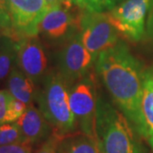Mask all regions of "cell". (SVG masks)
Returning a JSON list of instances; mask_svg holds the SVG:
<instances>
[{
	"instance_id": "6da1fadb",
	"label": "cell",
	"mask_w": 153,
	"mask_h": 153,
	"mask_svg": "<svg viewBox=\"0 0 153 153\" xmlns=\"http://www.w3.org/2000/svg\"><path fill=\"white\" fill-rule=\"evenodd\" d=\"M96 68L116 104L138 132L145 71L141 63L125 44L117 42L98 55Z\"/></svg>"
},
{
	"instance_id": "7a4b0ae2",
	"label": "cell",
	"mask_w": 153,
	"mask_h": 153,
	"mask_svg": "<svg viewBox=\"0 0 153 153\" xmlns=\"http://www.w3.org/2000/svg\"><path fill=\"white\" fill-rule=\"evenodd\" d=\"M96 134L101 153H147L124 114L102 101L97 105Z\"/></svg>"
},
{
	"instance_id": "3957f363",
	"label": "cell",
	"mask_w": 153,
	"mask_h": 153,
	"mask_svg": "<svg viewBox=\"0 0 153 153\" xmlns=\"http://www.w3.org/2000/svg\"><path fill=\"white\" fill-rule=\"evenodd\" d=\"M69 83L60 73L47 76L38 99L39 110L53 128V133L63 138L76 132L75 117L69 102Z\"/></svg>"
},
{
	"instance_id": "277c9868",
	"label": "cell",
	"mask_w": 153,
	"mask_h": 153,
	"mask_svg": "<svg viewBox=\"0 0 153 153\" xmlns=\"http://www.w3.org/2000/svg\"><path fill=\"white\" fill-rule=\"evenodd\" d=\"M79 27L82 44L94 59L118 42V33L106 13L83 12L79 20Z\"/></svg>"
},
{
	"instance_id": "5b68a950",
	"label": "cell",
	"mask_w": 153,
	"mask_h": 153,
	"mask_svg": "<svg viewBox=\"0 0 153 153\" xmlns=\"http://www.w3.org/2000/svg\"><path fill=\"white\" fill-rule=\"evenodd\" d=\"M152 0H125L106 13L111 23L129 41L138 42L145 33L146 16Z\"/></svg>"
},
{
	"instance_id": "8992f818",
	"label": "cell",
	"mask_w": 153,
	"mask_h": 153,
	"mask_svg": "<svg viewBox=\"0 0 153 153\" xmlns=\"http://www.w3.org/2000/svg\"><path fill=\"white\" fill-rule=\"evenodd\" d=\"M10 21L11 36L20 39L35 37L48 10L44 0H5Z\"/></svg>"
},
{
	"instance_id": "52a82bcc",
	"label": "cell",
	"mask_w": 153,
	"mask_h": 153,
	"mask_svg": "<svg viewBox=\"0 0 153 153\" xmlns=\"http://www.w3.org/2000/svg\"><path fill=\"white\" fill-rule=\"evenodd\" d=\"M69 102L80 131L97 140V102L93 83L88 78L79 80L71 88Z\"/></svg>"
},
{
	"instance_id": "ba28073f",
	"label": "cell",
	"mask_w": 153,
	"mask_h": 153,
	"mask_svg": "<svg viewBox=\"0 0 153 153\" xmlns=\"http://www.w3.org/2000/svg\"><path fill=\"white\" fill-rule=\"evenodd\" d=\"M94 60V56L82 44L78 33L70 39L61 52L60 73L69 84L81 80Z\"/></svg>"
},
{
	"instance_id": "9c48e42d",
	"label": "cell",
	"mask_w": 153,
	"mask_h": 153,
	"mask_svg": "<svg viewBox=\"0 0 153 153\" xmlns=\"http://www.w3.org/2000/svg\"><path fill=\"white\" fill-rule=\"evenodd\" d=\"M16 51L21 71L33 82L38 81L46 70L47 58L37 36L20 39Z\"/></svg>"
},
{
	"instance_id": "30bf717a",
	"label": "cell",
	"mask_w": 153,
	"mask_h": 153,
	"mask_svg": "<svg viewBox=\"0 0 153 153\" xmlns=\"http://www.w3.org/2000/svg\"><path fill=\"white\" fill-rule=\"evenodd\" d=\"M26 142L33 145L48 139L53 128L41 111L33 104L28 105L24 113L16 121Z\"/></svg>"
},
{
	"instance_id": "8fae6325",
	"label": "cell",
	"mask_w": 153,
	"mask_h": 153,
	"mask_svg": "<svg viewBox=\"0 0 153 153\" xmlns=\"http://www.w3.org/2000/svg\"><path fill=\"white\" fill-rule=\"evenodd\" d=\"M138 134L146 140L153 152V66L144 71L140 126Z\"/></svg>"
},
{
	"instance_id": "7c38bea8",
	"label": "cell",
	"mask_w": 153,
	"mask_h": 153,
	"mask_svg": "<svg viewBox=\"0 0 153 153\" xmlns=\"http://www.w3.org/2000/svg\"><path fill=\"white\" fill-rule=\"evenodd\" d=\"M70 7L64 4L48 9L39 25V31L51 38L64 36L72 22Z\"/></svg>"
},
{
	"instance_id": "4fadbf2b",
	"label": "cell",
	"mask_w": 153,
	"mask_h": 153,
	"mask_svg": "<svg viewBox=\"0 0 153 153\" xmlns=\"http://www.w3.org/2000/svg\"><path fill=\"white\" fill-rule=\"evenodd\" d=\"M59 150L63 153H101L97 140L81 131L63 137L60 140Z\"/></svg>"
},
{
	"instance_id": "5bb4252c",
	"label": "cell",
	"mask_w": 153,
	"mask_h": 153,
	"mask_svg": "<svg viewBox=\"0 0 153 153\" xmlns=\"http://www.w3.org/2000/svg\"><path fill=\"white\" fill-rule=\"evenodd\" d=\"M9 91L14 98L25 104H32L34 97V82L25 73L13 67L8 80Z\"/></svg>"
},
{
	"instance_id": "9a60e30c",
	"label": "cell",
	"mask_w": 153,
	"mask_h": 153,
	"mask_svg": "<svg viewBox=\"0 0 153 153\" xmlns=\"http://www.w3.org/2000/svg\"><path fill=\"white\" fill-rule=\"evenodd\" d=\"M83 12L104 13L110 11L121 0H72Z\"/></svg>"
},
{
	"instance_id": "2e32d148",
	"label": "cell",
	"mask_w": 153,
	"mask_h": 153,
	"mask_svg": "<svg viewBox=\"0 0 153 153\" xmlns=\"http://www.w3.org/2000/svg\"><path fill=\"white\" fill-rule=\"evenodd\" d=\"M22 142L26 141L16 122L0 125V146Z\"/></svg>"
},
{
	"instance_id": "e0dca14e",
	"label": "cell",
	"mask_w": 153,
	"mask_h": 153,
	"mask_svg": "<svg viewBox=\"0 0 153 153\" xmlns=\"http://www.w3.org/2000/svg\"><path fill=\"white\" fill-rule=\"evenodd\" d=\"M11 43H5L0 48V80H3L10 73L12 63L15 56L16 46Z\"/></svg>"
},
{
	"instance_id": "ac0fdd59",
	"label": "cell",
	"mask_w": 153,
	"mask_h": 153,
	"mask_svg": "<svg viewBox=\"0 0 153 153\" xmlns=\"http://www.w3.org/2000/svg\"><path fill=\"white\" fill-rule=\"evenodd\" d=\"M27 107V105L12 97L10 105H9V113H8V123L16 122Z\"/></svg>"
},
{
	"instance_id": "d6986e66",
	"label": "cell",
	"mask_w": 153,
	"mask_h": 153,
	"mask_svg": "<svg viewBox=\"0 0 153 153\" xmlns=\"http://www.w3.org/2000/svg\"><path fill=\"white\" fill-rule=\"evenodd\" d=\"M12 97L13 96L9 90H0V125L8 123L9 105Z\"/></svg>"
},
{
	"instance_id": "ffe728a7",
	"label": "cell",
	"mask_w": 153,
	"mask_h": 153,
	"mask_svg": "<svg viewBox=\"0 0 153 153\" xmlns=\"http://www.w3.org/2000/svg\"><path fill=\"white\" fill-rule=\"evenodd\" d=\"M61 139V137L52 133V134L48 139H46V140L35 153H58V148Z\"/></svg>"
},
{
	"instance_id": "44dd1931",
	"label": "cell",
	"mask_w": 153,
	"mask_h": 153,
	"mask_svg": "<svg viewBox=\"0 0 153 153\" xmlns=\"http://www.w3.org/2000/svg\"><path fill=\"white\" fill-rule=\"evenodd\" d=\"M0 153H32V145L28 142L6 145L0 146Z\"/></svg>"
},
{
	"instance_id": "7402d4cb",
	"label": "cell",
	"mask_w": 153,
	"mask_h": 153,
	"mask_svg": "<svg viewBox=\"0 0 153 153\" xmlns=\"http://www.w3.org/2000/svg\"><path fill=\"white\" fill-rule=\"evenodd\" d=\"M146 33L149 38H153V0L149 10L147 23H146Z\"/></svg>"
},
{
	"instance_id": "603a6c76",
	"label": "cell",
	"mask_w": 153,
	"mask_h": 153,
	"mask_svg": "<svg viewBox=\"0 0 153 153\" xmlns=\"http://www.w3.org/2000/svg\"><path fill=\"white\" fill-rule=\"evenodd\" d=\"M46 4L48 6V9L52 7V6L57 5V4H64L66 6H69L71 7V0H44Z\"/></svg>"
},
{
	"instance_id": "cb8c5ba5",
	"label": "cell",
	"mask_w": 153,
	"mask_h": 153,
	"mask_svg": "<svg viewBox=\"0 0 153 153\" xmlns=\"http://www.w3.org/2000/svg\"><path fill=\"white\" fill-rule=\"evenodd\" d=\"M5 4V0H0V6Z\"/></svg>"
},
{
	"instance_id": "d4e9b609",
	"label": "cell",
	"mask_w": 153,
	"mask_h": 153,
	"mask_svg": "<svg viewBox=\"0 0 153 153\" xmlns=\"http://www.w3.org/2000/svg\"><path fill=\"white\" fill-rule=\"evenodd\" d=\"M58 153H63V152H61L60 150H59V148H58Z\"/></svg>"
}]
</instances>
